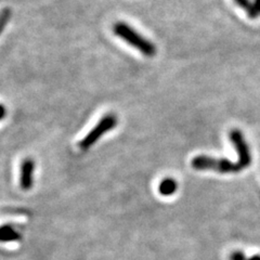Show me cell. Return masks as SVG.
Returning <instances> with one entry per match:
<instances>
[{
	"instance_id": "obj_7",
	"label": "cell",
	"mask_w": 260,
	"mask_h": 260,
	"mask_svg": "<svg viewBox=\"0 0 260 260\" xmlns=\"http://www.w3.org/2000/svg\"><path fill=\"white\" fill-rule=\"evenodd\" d=\"M12 11L10 8H4L3 10H0V34L5 30L8 22L11 20Z\"/></svg>"
},
{
	"instance_id": "obj_2",
	"label": "cell",
	"mask_w": 260,
	"mask_h": 260,
	"mask_svg": "<svg viewBox=\"0 0 260 260\" xmlns=\"http://www.w3.org/2000/svg\"><path fill=\"white\" fill-rule=\"evenodd\" d=\"M113 31L115 36L123 39L126 44L135 48L136 50L142 53L148 58H153L156 54L157 49L151 40L143 37L139 31H137L133 26L126 22H116L113 25Z\"/></svg>"
},
{
	"instance_id": "obj_8",
	"label": "cell",
	"mask_w": 260,
	"mask_h": 260,
	"mask_svg": "<svg viewBox=\"0 0 260 260\" xmlns=\"http://www.w3.org/2000/svg\"><path fill=\"white\" fill-rule=\"evenodd\" d=\"M230 260H260V256L256 255L250 258H247L245 255H244L242 251L240 250H235L230 255Z\"/></svg>"
},
{
	"instance_id": "obj_9",
	"label": "cell",
	"mask_w": 260,
	"mask_h": 260,
	"mask_svg": "<svg viewBox=\"0 0 260 260\" xmlns=\"http://www.w3.org/2000/svg\"><path fill=\"white\" fill-rule=\"evenodd\" d=\"M7 115V109L3 103H0V120H3Z\"/></svg>"
},
{
	"instance_id": "obj_6",
	"label": "cell",
	"mask_w": 260,
	"mask_h": 260,
	"mask_svg": "<svg viewBox=\"0 0 260 260\" xmlns=\"http://www.w3.org/2000/svg\"><path fill=\"white\" fill-rule=\"evenodd\" d=\"M178 189V183L174 178H165L162 179L158 185V191L164 197H170L176 193Z\"/></svg>"
},
{
	"instance_id": "obj_5",
	"label": "cell",
	"mask_w": 260,
	"mask_h": 260,
	"mask_svg": "<svg viewBox=\"0 0 260 260\" xmlns=\"http://www.w3.org/2000/svg\"><path fill=\"white\" fill-rule=\"evenodd\" d=\"M21 239V233L11 224L0 225V243L19 242Z\"/></svg>"
},
{
	"instance_id": "obj_3",
	"label": "cell",
	"mask_w": 260,
	"mask_h": 260,
	"mask_svg": "<svg viewBox=\"0 0 260 260\" xmlns=\"http://www.w3.org/2000/svg\"><path fill=\"white\" fill-rule=\"evenodd\" d=\"M117 124H118V119L115 114L113 113L107 114V115L103 116L99 120V123H98L90 130V132L88 133V135L85 136L84 139L79 142V148L81 150L90 149L95 142L99 141V139L103 135L111 132L112 129H114L117 126Z\"/></svg>"
},
{
	"instance_id": "obj_1",
	"label": "cell",
	"mask_w": 260,
	"mask_h": 260,
	"mask_svg": "<svg viewBox=\"0 0 260 260\" xmlns=\"http://www.w3.org/2000/svg\"><path fill=\"white\" fill-rule=\"evenodd\" d=\"M230 139L235 146L238 153V160L230 161L223 158H213L206 155H199L194 157L191 161V165L195 170H210L219 174H238L242 170L246 169L253 157L249 151V146L244 139L243 134L238 129H234L230 134Z\"/></svg>"
},
{
	"instance_id": "obj_4",
	"label": "cell",
	"mask_w": 260,
	"mask_h": 260,
	"mask_svg": "<svg viewBox=\"0 0 260 260\" xmlns=\"http://www.w3.org/2000/svg\"><path fill=\"white\" fill-rule=\"evenodd\" d=\"M34 170L35 161L32 158L27 157L21 164V175H20V185L24 191H28L34 184Z\"/></svg>"
}]
</instances>
